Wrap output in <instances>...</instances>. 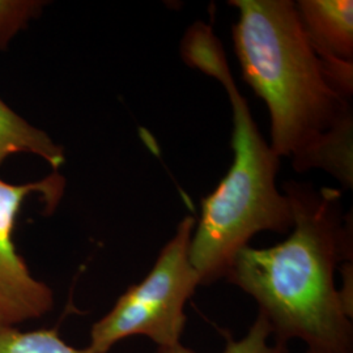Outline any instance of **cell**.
I'll list each match as a JSON object with an SVG mask.
<instances>
[{
	"label": "cell",
	"mask_w": 353,
	"mask_h": 353,
	"mask_svg": "<svg viewBox=\"0 0 353 353\" xmlns=\"http://www.w3.org/2000/svg\"><path fill=\"white\" fill-rule=\"evenodd\" d=\"M242 75L265 102L271 148L299 172L322 169L353 183V87L318 57L290 0H233Z\"/></svg>",
	"instance_id": "cell-1"
},
{
	"label": "cell",
	"mask_w": 353,
	"mask_h": 353,
	"mask_svg": "<svg viewBox=\"0 0 353 353\" xmlns=\"http://www.w3.org/2000/svg\"><path fill=\"white\" fill-rule=\"evenodd\" d=\"M283 189L293 212L290 237L271 248H243L225 279L256 301L275 341L299 339L310 352L352 353L353 307L335 280L339 263L352 256L341 191L293 181Z\"/></svg>",
	"instance_id": "cell-2"
},
{
	"label": "cell",
	"mask_w": 353,
	"mask_h": 353,
	"mask_svg": "<svg viewBox=\"0 0 353 353\" xmlns=\"http://www.w3.org/2000/svg\"><path fill=\"white\" fill-rule=\"evenodd\" d=\"M181 55L191 68L216 79L232 106L233 164L217 189L203 199L202 217L190 243V262L201 285H208L225 279L236 255L255 234L290 232L293 212L290 199L276 188L280 159L256 126L212 26L203 21L190 26Z\"/></svg>",
	"instance_id": "cell-3"
},
{
	"label": "cell",
	"mask_w": 353,
	"mask_h": 353,
	"mask_svg": "<svg viewBox=\"0 0 353 353\" xmlns=\"http://www.w3.org/2000/svg\"><path fill=\"white\" fill-rule=\"evenodd\" d=\"M195 219L186 216L159 254L150 274L130 287L109 313L90 330L88 348L108 353L131 336H145L157 345V353H182L181 343L188 316L185 306L201 280L190 262V243Z\"/></svg>",
	"instance_id": "cell-4"
},
{
	"label": "cell",
	"mask_w": 353,
	"mask_h": 353,
	"mask_svg": "<svg viewBox=\"0 0 353 353\" xmlns=\"http://www.w3.org/2000/svg\"><path fill=\"white\" fill-rule=\"evenodd\" d=\"M63 186V178L57 173L26 185L0 179V327H17L26 321L46 316L54 306L52 290L30 274L16 250L13 230L29 195L42 194L54 208L62 196Z\"/></svg>",
	"instance_id": "cell-5"
},
{
	"label": "cell",
	"mask_w": 353,
	"mask_h": 353,
	"mask_svg": "<svg viewBox=\"0 0 353 353\" xmlns=\"http://www.w3.org/2000/svg\"><path fill=\"white\" fill-rule=\"evenodd\" d=\"M294 4L318 57L335 71L353 72L352 0H301Z\"/></svg>",
	"instance_id": "cell-6"
},
{
	"label": "cell",
	"mask_w": 353,
	"mask_h": 353,
	"mask_svg": "<svg viewBox=\"0 0 353 353\" xmlns=\"http://www.w3.org/2000/svg\"><path fill=\"white\" fill-rule=\"evenodd\" d=\"M16 153H30L43 159L54 169L64 164L62 147L50 137L28 123L0 100V165Z\"/></svg>",
	"instance_id": "cell-7"
},
{
	"label": "cell",
	"mask_w": 353,
	"mask_h": 353,
	"mask_svg": "<svg viewBox=\"0 0 353 353\" xmlns=\"http://www.w3.org/2000/svg\"><path fill=\"white\" fill-rule=\"evenodd\" d=\"M0 353H93L75 348L52 328L23 331L17 327H0Z\"/></svg>",
	"instance_id": "cell-8"
},
{
	"label": "cell",
	"mask_w": 353,
	"mask_h": 353,
	"mask_svg": "<svg viewBox=\"0 0 353 353\" xmlns=\"http://www.w3.org/2000/svg\"><path fill=\"white\" fill-rule=\"evenodd\" d=\"M271 338L272 328L265 316L258 313L248 334L241 339H233L229 336L225 348L221 353H290L288 344L276 341L271 344ZM182 353L195 352L186 348Z\"/></svg>",
	"instance_id": "cell-9"
},
{
	"label": "cell",
	"mask_w": 353,
	"mask_h": 353,
	"mask_svg": "<svg viewBox=\"0 0 353 353\" xmlns=\"http://www.w3.org/2000/svg\"><path fill=\"white\" fill-rule=\"evenodd\" d=\"M41 3L0 0V49L6 48L10 39L26 26L36 13Z\"/></svg>",
	"instance_id": "cell-10"
},
{
	"label": "cell",
	"mask_w": 353,
	"mask_h": 353,
	"mask_svg": "<svg viewBox=\"0 0 353 353\" xmlns=\"http://www.w3.org/2000/svg\"><path fill=\"white\" fill-rule=\"evenodd\" d=\"M306 353H328V352H310V351H306Z\"/></svg>",
	"instance_id": "cell-11"
}]
</instances>
